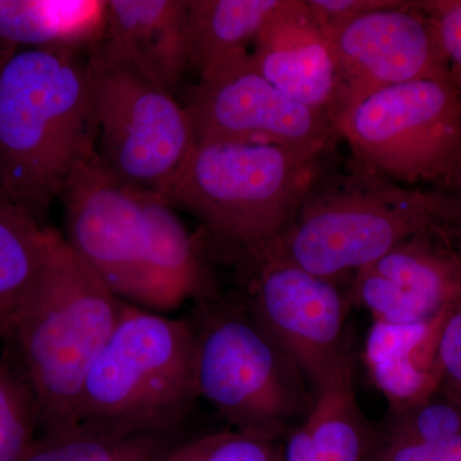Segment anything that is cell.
Segmentation results:
<instances>
[{
  "instance_id": "obj_1",
  "label": "cell",
  "mask_w": 461,
  "mask_h": 461,
  "mask_svg": "<svg viewBox=\"0 0 461 461\" xmlns=\"http://www.w3.org/2000/svg\"><path fill=\"white\" fill-rule=\"evenodd\" d=\"M99 121L87 59L16 48L0 65V189L44 224L75 172L95 157Z\"/></svg>"
},
{
  "instance_id": "obj_2",
  "label": "cell",
  "mask_w": 461,
  "mask_h": 461,
  "mask_svg": "<svg viewBox=\"0 0 461 461\" xmlns=\"http://www.w3.org/2000/svg\"><path fill=\"white\" fill-rule=\"evenodd\" d=\"M124 304L53 230L47 267L5 344L35 396L39 435L77 424L85 382Z\"/></svg>"
},
{
  "instance_id": "obj_3",
  "label": "cell",
  "mask_w": 461,
  "mask_h": 461,
  "mask_svg": "<svg viewBox=\"0 0 461 461\" xmlns=\"http://www.w3.org/2000/svg\"><path fill=\"white\" fill-rule=\"evenodd\" d=\"M318 159L277 145L196 142L162 198L200 221L205 248L259 253L295 220L317 185Z\"/></svg>"
},
{
  "instance_id": "obj_4",
  "label": "cell",
  "mask_w": 461,
  "mask_h": 461,
  "mask_svg": "<svg viewBox=\"0 0 461 461\" xmlns=\"http://www.w3.org/2000/svg\"><path fill=\"white\" fill-rule=\"evenodd\" d=\"M460 224L461 203L399 186L357 165L354 175L311 191L294 222L262 251L335 280L377 262L400 242L433 227Z\"/></svg>"
},
{
  "instance_id": "obj_5",
  "label": "cell",
  "mask_w": 461,
  "mask_h": 461,
  "mask_svg": "<svg viewBox=\"0 0 461 461\" xmlns=\"http://www.w3.org/2000/svg\"><path fill=\"white\" fill-rule=\"evenodd\" d=\"M198 399L189 320L126 302L85 382L77 424L120 435L180 430Z\"/></svg>"
},
{
  "instance_id": "obj_6",
  "label": "cell",
  "mask_w": 461,
  "mask_h": 461,
  "mask_svg": "<svg viewBox=\"0 0 461 461\" xmlns=\"http://www.w3.org/2000/svg\"><path fill=\"white\" fill-rule=\"evenodd\" d=\"M194 304L199 399L232 429L273 442L308 417L314 400L304 375L235 297L220 290Z\"/></svg>"
},
{
  "instance_id": "obj_7",
  "label": "cell",
  "mask_w": 461,
  "mask_h": 461,
  "mask_svg": "<svg viewBox=\"0 0 461 461\" xmlns=\"http://www.w3.org/2000/svg\"><path fill=\"white\" fill-rule=\"evenodd\" d=\"M87 74L99 138L96 158L117 180L162 196L195 147L184 105L100 39Z\"/></svg>"
},
{
  "instance_id": "obj_8",
  "label": "cell",
  "mask_w": 461,
  "mask_h": 461,
  "mask_svg": "<svg viewBox=\"0 0 461 461\" xmlns=\"http://www.w3.org/2000/svg\"><path fill=\"white\" fill-rule=\"evenodd\" d=\"M357 165L415 184L456 181L461 168V96L453 78L384 87L332 121Z\"/></svg>"
},
{
  "instance_id": "obj_9",
  "label": "cell",
  "mask_w": 461,
  "mask_h": 461,
  "mask_svg": "<svg viewBox=\"0 0 461 461\" xmlns=\"http://www.w3.org/2000/svg\"><path fill=\"white\" fill-rule=\"evenodd\" d=\"M182 105L195 144L277 145L321 157L339 138L326 115L290 98L264 77L249 50L203 71Z\"/></svg>"
},
{
  "instance_id": "obj_10",
  "label": "cell",
  "mask_w": 461,
  "mask_h": 461,
  "mask_svg": "<svg viewBox=\"0 0 461 461\" xmlns=\"http://www.w3.org/2000/svg\"><path fill=\"white\" fill-rule=\"evenodd\" d=\"M247 284L233 296L318 390L348 362L344 348L345 302L332 280L268 251L229 253Z\"/></svg>"
},
{
  "instance_id": "obj_11",
  "label": "cell",
  "mask_w": 461,
  "mask_h": 461,
  "mask_svg": "<svg viewBox=\"0 0 461 461\" xmlns=\"http://www.w3.org/2000/svg\"><path fill=\"white\" fill-rule=\"evenodd\" d=\"M323 32L338 72L332 121L384 87L453 78L436 27L418 2H399Z\"/></svg>"
},
{
  "instance_id": "obj_12",
  "label": "cell",
  "mask_w": 461,
  "mask_h": 461,
  "mask_svg": "<svg viewBox=\"0 0 461 461\" xmlns=\"http://www.w3.org/2000/svg\"><path fill=\"white\" fill-rule=\"evenodd\" d=\"M142 194L117 180L95 154L59 196L67 245L114 295L131 304L138 300L144 258Z\"/></svg>"
},
{
  "instance_id": "obj_13",
  "label": "cell",
  "mask_w": 461,
  "mask_h": 461,
  "mask_svg": "<svg viewBox=\"0 0 461 461\" xmlns=\"http://www.w3.org/2000/svg\"><path fill=\"white\" fill-rule=\"evenodd\" d=\"M355 273V299L375 321L396 326L441 323L461 304V226L444 224L417 233Z\"/></svg>"
},
{
  "instance_id": "obj_14",
  "label": "cell",
  "mask_w": 461,
  "mask_h": 461,
  "mask_svg": "<svg viewBox=\"0 0 461 461\" xmlns=\"http://www.w3.org/2000/svg\"><path fill=\"white\" fill-rule=\"evenodd\" d=\"M254 45L251 56L264 77L332 122L338 93L335 58L305 0H282Z\"/></svg>"
},
{
  "instance_id": "obj_15",
  "label": "cell",
  "mask_w": 461,
  "mask_h": 461,
  "mask_svg": "<svg viewBox=\"0 0 461 461\" xmlns=\"http://www.w3.org/2000/svg\"><path fill=\"white\" fill-rule=\"evenodd\" d=\"M142 220L145 248L135 305L163 314L220 291L195 236L162 196L142 194Z\"/></svg>"
},
{
  "instance_id": "obj_16",
  "label": "cell",
  "mask_w": 461,
  "mask_h": 461,
  "mask_svg": "<svg viewBox=\"0 0 461 461\" xmlns=\"http://www.w3.org/2000/svg\"><path fill=\"white\" fill-rule=\"evenodd\" d=\"M186 0L105 2L103 39L160 89L175 93L189 68Z\"/></svg>"
},
{
  "instance_id": "obj_17",
  "label": "cell",
  "mask_w": 461,
  "mask_h": 461,
  "mask_svg": "<svg viewBox=\"0 0 461 461\" xmlns=\"http://www.w3.org/2000/svg\"><path fill=\"white\" fill-rule=\"evenodd\" d=\"M53 229L0 189V341L7 344L41 281Z\"/></svg>"
},
{
  "instance_id": "obj_18",
  "label": "cell",
  "mask_w": 461,
  "mask_h": 461,
  "mask_svg": "<svg viewBox=\"0 0 461 461\" xmlns=\"http://www.w3.org/2000/svg\"><path fill=\"white\" fill-rule=\"evenodd\" d=\"M105 2H0V42L14 48L80 51L104 35Z\"/></svg>"
},
{
  "instance_id": "obj_19",
  "label": "cell",
  "mask_w": 461,
  "mask_h": 461,
  "mask_svg": "<svg viewBox=\"0 0 461 461\" xmlns=\"http://www.w3.org/2000/svg\"><path fill=\"white\" fill-rule=\"evenodd\" d=\"M439 324L396 326L375 321L369 330L366 366L393 412L415 405L437 391L433 366L420 362V351L436 338Z\"/></svg>"
},
{
  "instance_id": "obj_20",
  "label": "cell",
  "mask_w": 461,
  "mask_h": 461,
  "mask_svg": "<svg viewBox=\"0 0 461 461\" xmlns=\"http://www.w3.org/2000/svg\"><path fill=\"white\" fill-rule=\"evenodd\" d=\"M282 0H190L186 14L189 65L199 72L256 41Z\"/></svg>"
},
{
  "instance_id": "obj_21",
  "label": "cell",
  "mask_w": 461,
  "mask_h": 461,
  "mask_svg": "<svg viewBox=\"0 0 461 461\" xmlns=\"http://www.w3.org/2000/svg\"><path fill=\"white\" fill-rule=\"evenodd\" d=\"M315 393L302 427L318 461H369L372 433L355 396L351 364Z\"/></svg>"
},
{
  "instance_id": "obj_22",
  "label": "cell",
  "mask_w": 461,
  "mask_h": 461,
  "mask_svg": "<svg viewBox=\"0 0 461 461\" xmlns=\"http://www.w3.org/2000/svg\"><path fill=\"white\" fill-rule=\"evenodd\" d=\"M184 429L120 435L77 424L39 435L20 461H153Z\"/></svg>"
},
{
  "instance_id": "obj_23",
  "label": "cell",
  "mask_w": 461,
  "mask_h": 461,
  "mask_svg": "<svg viewBox=\"0 0 461 461\" xmlns=\"http://www.w3.org/2000/svg\"><path fill=\"white\" fill-rule=\"evenodd\" d=\"M393 414L373 461H437L442 447L461 432V406L438 390Z\"/></svg>"
},
{
  "instance_id": "obj_24",
  "label": "cell",
  "mask_w": 461,
  "mask_h": 461,
  "mask_svg": "<svg viewBox=\"0 0 461 461\" xmlns=\"http://www.w3.org/2000/svg\"><path fill=\"white\" fill-rule=\"evenodd\" d=\"M39 436L35 396L11 355L0 357V461H20Z\"/></svg>"
},
{
  "instance_id": "obj_25",
  "label": "cell",
  "mask_w": 461,
  "mask_h": 461,
  "mask_svg": "<svg viewBox=\"0 0 461 461\" xmlns=\"http://www.w3.org/2000/svg\"><path fill=\"white\" fill-rule=\"evenodd\" d=\"M153 461H284L273 441L235 429L182 438Z\"/></svg>"
},
{
  "instance_id": "obj_26",
  "label": "cell",
  "mask_w": 461,
  "mask_h": 461,
  "mask_svg": "<svg viewBox=\"0 0 461 461\" xmlns=\"http://www.w3.org/2000/svg\"><path fill=\"white\" fill-rule=\"evenodd\" d=\"M433 371L437 390L461 406V304L446 315L437 330Z\"/></svg>"
},
{
  "instance_id": "obj_27",
  "label": "cell",
  "mask_w": 461,
  "mask_h": 461,
  "mask_svg": "<svg viewBox=\"0 0 461 461\" xmlns=\"http://www.w3.org/2000/svg\"><path fill=\"white\" fill-rule=\"evenodd\" d=\"M418 5L432 20L461 96V0H430Z\"/></svg>"
},
{
  "instance_id": "obj_28",
  "label": "cell",
  "mask_w": 461,
  "mask_h": 461,
  "mask_svg": "<svg viewBox=\"0 0 461 461\" xmlns=\"http://www.w3.org/2000/svg\"><path fill=\"white\" fill-rule=\"evenodd\" d=\"M321 32L344 25L348 21L396 5L397 0H305Z\"/></svg>"
},
{
  "instance_id": "obj_29",
  "label": "cell",
  "mask_w": 461,
  "mask_h": 461,
  "mask_svg": "<svg viewBox=\"0 0 461 461\" xmlns=\"http://www.w3.org/2000/svg\"><path fill=\"white\" fill-rule=\"evenodd\" d=\"M284 461H318L303 427L291 433L284 451Z\"/></svg>"
},
{
  "instance_id": "obj_30",
  "label": "cell",
  "mask_w": 461,
  "mask_h": 461,
  "mask_svg": "<svg viewBox=\"0 0 461 461\" xmlns=\"http://www.w3.org/2000/svg\"><path fill=\"white\" fill-rule=\"evenodd\" d=\"M437 461H461V432L442 447Z\"/></svg>"
},
{
  "instance_id": "obj_31",
  "label": "cell",
  "mask_w": 461,
  "mask_h": 461,
  "mask_svg": "<svg viewBox=\"0 0 461 461\" xmlns=\"http://www.w3.org/2000/svg\"><path fill=\"white\" fill-rule=\"evenodd\" d=\"M14 48L8 47V45L2 44L0 42V65H2L5 58L8 56L9 51L14 50Z\"/></svg>"
},
{
  "instance_id": "obj_32",
  "label": "cell",
  "mask_w": 461,
  "mask_h": 461,
  "mask_svg": "<svg viewBox=\"0 0 461 461\" xmlns=\"http://www.w3.org/2000/svg\"><path fill=\"white\" fill-rule=\"evenodd\" d=\"M456 182H457V184H459V187H460V191H461V168H460L459 173H457ZM459 200L461 203V198Z\"/></svg>"
}]
</instances>
